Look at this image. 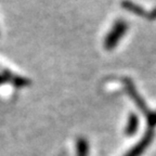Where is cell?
<instances>
[{"label":"cell","mask_w":156,"mask_h":156,"mask_svg":"<svg viewBox=\"0 0 156 156\" xmlns=\"http://www.w3.org/2000/svg\"><path fill=\"white\" fill-rule=\"evenodd\" d=\"M138 127H139V117L134 113H131L128 116L126 128H125L126 136H133L136 132V130H138Z\"/></svg>","instance_id":"5b68a950"},{"label":"cell","mask_w":156,"mask_h":156,"mask_svg":"<svg viewBox=\"0 0 156 156\" xmlns=\"http://www.w3.org/2000/svg\"><path fill=\"white\" fill-rule=\"evenodd\" d=\"M5 81H10V83L14 85L15 87H24L29 83V80L24 77H21V76L14 75L13 73H11L10 71L7 69H1L0 68V85L5 83Z\"/></svg>","instance_id":"3957f363"},{"label":"cell","mask_w":156,"mask_h":156,"mask_svg":"<svg viewBox=\"0 0 156 156\" xmlns=\"http://www.w3.org/2000/svg\"><path fill=\"white\" fill-rule=\"evenodd\" d=\"M122 5L124 7L125 10H127V11H129V12L133 13V14L139 15V16H143L146 19L147 12H146L142 7L136 5V3L132 2V1H130V0H125V1L122 2Z\"/></svg>","instance_id":"8992f818"},{"label":"cell","mask_w":156,"mask_h":156,"mask_svg":"<svg viewBox=\"0 0 156 156\" xmlns=\"http://www.w3.org/2000/svg\"><path fill=\"white\" fill-rule=\"evenodd\" d=\"M122 81H124L125 89H126L128 95L131 98L132 101L134 102V104L138 106V108H140V111L143 113V115L145 116V118H146V117L149 116L152 112L149 110V107L146 106L144 100L141 98V95L139 94V92H138V90H136V86H134V83H132V80L130 79V78H124V80H122Z\"/></svg>","instance_id":"7a4b0ae2"},{"label":"cell","mask_w":156,"mask_h":156,"mask_svg":"<svg viewBox=\"0 0 156 156\" xmlns=\"http://www.w3.org/2000/svg\"><path fill=\"white\" fill-rule=\"evenodd\" d=\"M153 138H154L153 130H147L146 133L143 136V138L141 139V141L138 144H136L125 156H141V154L145 151L146 147L151 144Z\"/></svg>","instance_id":"277c9868"},{"label":"cell","mask_w":156,"mask_h":156,"mask_svg":"<svg viewBox=\"0 0 156 156\" xmlns=\"http://www.w3.org/2000/svg\"><path fill=\"white\" fill-rule=\"evenodd\" d=\"M146 124L149 127V130H153L156 127V112H152L146 117Z\"/></svg>","instance_id":"ba28073f"},{"label":"cell","mask_w":156,"mask_h":156,"mask_svg":"<svg viewBox=\"0 0 156 156\" xmlns=\"http://www.w3.org/2000/svg\"><path fill=\"white\" fill-rule=\"evenodd\" d=\"M88 155V142L85 139L80 138L77 141V156Z\"/></svg>","instance_id":"52a82bcc"},{"label":"cell","mask_w":156,"mask_h":156,"mask_svg":"<svg viewBox=\"0 0 156 156\" xmlns=\"http://www.w3.org/2000/svg\"><path fill=\"white\" fill-rule=\"evenodd\" d=\"M146 19L149 20H156V9H153L151 12H147Z\"/></svg>","instance_id":"9c48e42d"},{"label":"cell","mask_w":156,"mask_h":156,"mask_svg":"<svg viewBox=\"0 0 156 156\" xmlns=\"http://www.w3.org/2000/svg\"><path fill=\"white\" fill-rule=\"evenodd\" d=\"M127 29H128V24L124 20H117L104 39L105 49L113 50L118 44L119 40L124 37V35L126 34Z\"/></svg>","instance_id":"6da1fadb"}]
</instances>
